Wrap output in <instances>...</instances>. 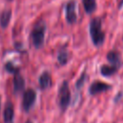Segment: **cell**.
Here are the masks:
<instances>
[{"mask_svg": "<svg viewBox=\"0 0 123 123\" xmlns=\"http://www.w3.org/2000/svg\"><path fill=\"white\" fill-rule=\"evenodd\" d=\"M8 1H12V0H8Z\"/></svg>", "mask_w": 123, "mask_h": 123, "instance_id": "ffe728a7", "label": "cell"}, {"mask_svg": "<svg viewBox=\"0 0 123 123\" xmlns=\"http://www.w3.org/2000/svg\"><path fill=\"white\" fill-rule=\"evenodd\" d=\"M85 80H86V74H85V72H84V73L82 74V76L79 78V80L77 81V83H76V87H77V88L82 87V86H83V85H84Z\"/></svg>", "mask_w": 123, "mask_h": 123, "instance_id": "2e32d148", "label": "cell"}, {"mask_svg": "<svg viewBox=\"0 0 123 123\" xmlns=\"http://www.w3.org/2000/svg\"><path fill=\"white\" fill-rule=\"evenodd\" d=\"M12 17V11L11 10H4L0 14V25L2 28H7L11 21Z\"/></svg>", "mask_w": 123, "mask_h": 123, "instance_id": "8fae6325", "label": "cell"}, {"mask_svg": "<svg viewBox=\"0 0 123 123\" xmlns=\"http://www.w3.org/2000/svg\"><path fill=\"white\" fill-rule=\"evenodd\" d=\"M25 86V81L23 79V77L18 74L15 73L14 77H13V91L14 93H18L20 92Z\"/></svg>", "mask_w": 123, "mask_h": 123, "instance_id": "ba28073f", "label": "cell"}, {"mask_svg": "<svg viewBox=\"0 0 123 123\" xmlns=\"http://www.w3.org/2000/svg\"><path fill=\"white\" fill-rule=\"evenodd\" d=\"M70 99H71V94H70L68 83L64 81L60 86L58 92V104L62 111H65L67 109L70 103Z\"/></svg>", "mask_w": 123, "mask_h": 123, "instance_id": "3957f363", "label": "cell"}, {"mask_svg": "<svg viewBox=\"0 0 123 123\" xmlns=\"http://www.w3.org/2000/svg\"><path fill=\"white\" fill-rule=\"evenodd\" d=\"M5 68H6V70H7L8 72H10V73L15 74V73L18 72V68L15 67L12 62H7V63L5 64Z\"/></svg>", "mask_w": 123, "mask_h": 123, "instance_id": "9a60e30c", "label": "cell"}, {"mask_svg": "<svg viewBox=\"0 0 123 123\" xmlns=\"http://www.w3.org/2000/svg\"><path fill=\"white\" fill-rule=\"evenodd\" d=\"M26 123H32V122H31V121H27Z\"/></svg>", "mask_w": 123, "mask_h": 123, "instance_id": "ac0fdd59", "label": "cell"}, {"mask_svg": "<svg viewBox=\"0 0 123 123\" xmlns=\"http://www.w3.org/2000/svg\"><path fill=\"white\" fill-rule=\"evenodd\" d=\"M13 114H14V111H13V106L11 103H8L5 107L4 112H3V118H4V122L5 123H12V119H13Z\"/></svg>", "mask_w": 123, "mask_h": 123, "instance_id": "9c48e42d", "label": "cell"}, {"mask_svg": "<svg viewBox=\"0 0 123 123\" xmlns=\"http://www.w3.org/2000/svg\"><path fill=\"white\" fill-rule=\"evenodd\" d=\"M0 105H1V97H0Z\"/></svg>", "mask_w": 123, "mask_h": 123, "instance_id": "d6986e66", "label": "cell"}, {"mask_svg": "<svg viewBox=\"0 0 123 123\" xmlns=\"http://www.w3.org/2000/svg\"><path fill=\"white\" fill-rule=\"evenodd\" d=\"M58 61L61 64H65L68 61V54L66 51H60L58 54Z\"/></svg>", "mask_w": 123, "mask_h": 123, "instance_id": "5bb4252c", "label": "cell"}, {"mask_svg": "<svg viewBox=\"0 0 123 123\" xmlns=\"http://www.w3.org/2000/svg\"><path fill=\"white\" fill-rule=\"evenodd\" d=\"M86 13H92L96 10V0H82Z\"/></svg>", "mask_w": 123, "mask_h": 123, "instance_id": "4fadbf2b", "label": "cell"}, {"mask_svg": "<svg viewBox=\"0 0 123 123\" xmlns=\"http://www.w3.org/2000/svg\"><path fill=\"white\" fill-rule=\"evenodd\" d=\"M122 6H123V0H121V1L119 2V5H118V8L120 9V8H121Z\"/></svg>", "mask_w": 123, "mask_h": 123, "instance_id": "e0dca14e", "label": "cell"}, {"mask_svg": "<svg viewBox=\"0 0 123 123\" xmlns=\"http://www.w3.org/2000/svg\"><path fill=\"white\" fill-rule=\"evenodd\" d=\"M111 88V85L106 84V83H103V82H100V81H96V82H93L90 85L88 91H89V93L91 95H95V94H98V93L107 91V90H109Z\"/></svg>", "mask_w": 123, "mask_h": 123, "instance_id": "8992f818", "label": "cell"}, {"mask_svg": "<svg viewBox=\"0 0 123 123\" xmlns=\"http://www.w3.org/2000/svg\"><path fill=\"white\" fill-rule=\"evenodd\" d=\"M37 98V93L34 89L28 88L24 94H23V101H22V107L25 111H28L31 110V108L34 106Z\"/></svg>", "mask_w": 123, "mask_h": 123, "instance_id": "277c9868", "label": "cell"}, {"mask_svg": "<svg viewBox=\"0 0 123 123\" xmlns=\"http://www.w3.org/2000/svg\"><path fill=\"white\" fill-rule=\"evenodd\" d=\"M107 59L110 62L111 65H112L116 68H119L122 65V61H121V58H120V54L116 51H110L107 55Z\"/></svg>", "mask_w": 123, "mask_h": 123, "instance_id": "52a82bcc", "label": "cell"}, {"mask_svg": "<svg viewBox=\"0 0 123 123\" xmlns=\"http://www.w3.org/2000/svg\"><path fill=\"white\" fill-rule=\"evenodd\" d=\"M65 19L69 24H73L77 21L76 2L74 0L69 1L65 6Z\"/></svg>", "mask_w": 123, "mask_h": 123, "instance_id": "5b68a950", "label": "cell"}, {"mask_svg": "<svg viewBox=\"0 0 123 123\" xmlns=\"http://www.w3.org/2000/svg\"><path fill=\"white\" fill-rule=\"evenodd\" d=\"M102 21L99 17H94L89 22V35L93 44L97 47L101 46L105 40V34L102 31Z\"/></svg>", "mask_w": 123, "mask_h": 123, "instance_id": "6da1fadb", "label": "cell"}, {"mask_svg": "<svg viewBox=\"0 0 123 123\" xmlns=\"http://www.w3.org/2000/svg\"><path fill=\"white\" fill-rule=\"evenodd\" d=\"M118 68L112 66V65H107V64H104L101 66V69H100V72L103 76L105 77H110L113 74H115L117 72Z\"/></svg>", "mask_w": 123, "mask_h": 123, "instance_id": "7c38bea8", "label": "cell"}, {"mask_svg": "<svg viewBox=\"0 0 123 123\" xmlns=\"http://www.w3.org/2000/svg\"><path fill=\"white\" fill-rule=\"evenodd\" d=\"M45 30H46V26L43 21L37 22L35 25V27L33 28L32 33H31V38H32V42H33V45L35 46V48L39 49L42 47V45L44 43Z\"/></svg>", "mask_w": 123, "mask_h": 123, "instance_id": "7a4b0ae2", "label": "cell"}, {"mask_svg": "<svg viewBox=\"0 0 123 123\" xmlns=\"http://www.w3.org/2000/svg\"><path fill=\"white\" fill-rule=\"evenodd\" d=\"M39 86L41 87V89H46L48 88L51 84H52V81H51V76L50 74L47 72V71H44L43 73H41V75L39 76Z\"/></svg>", "mask_w": 123, "mask_h": 123, "instance_id": "30bf717a", "label": "cell"}]
</instances>
